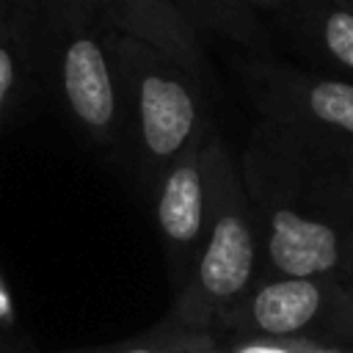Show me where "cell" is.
Masks as SVG:
<instances>
[{
    "instance_id": "6da1fadb",
    "label": "cell",
    "mask_w": 353,
    "mask_h": 353,
    "mask_svg": "<svg viewBox=\"0 0 353 353\" xmlns=\"http://www.w3.org/2000/svg\"><path fill=\"white\" fill-rule=\"evenodd\" d=\"M240 168L268 276L342 281L353 251V154L259 119Z\"/></svg>"
},
{
    "instance_id": "7a4b0ae2",
    "label": "cell",
    "mask_w": 353,
    "mask_h": 353,
    "mask_svg": "<svg viewBox=\"0 0 353 353\" xmlns=\"http://www.w3.org/2000/svg\"><path fill=\"white\" fill-rule=\"evenodd\" d=\"M36 77L69 124L97 146L124 141V94L110 50V22L94 0H33Z\"/></svg>"
},
{
    "instance_id": "3957f363",
    "label": "cell",
    "mask_w": 353,
    "mask_h": 353,
    "mask_svg": "<svg viewBox=\"0 0 353 353\" xmlns=\"http://www.w3.org/2000/svg\"><path fill=\"white\" fill-rule=\"evenodd\" d=\"M207 182V234L193 276L179 290L171 312L174 325L207 331L262 279V232L243 182L240 154L229 149L221 132H210L201 152Z\"/></svg>"
},
{
    "instance_id": "277c9868",
    "label": "cell",
    "mask_w": 353,
    "mask_h": 353,
    "mask_svg": "<svg viewBox=\"0 0 353 353\" xmlns=\"http://www.w3.org/2000/svg\"><path fill=\"white\" fill-rule=\"evenodd\" d=\"M127 130L138 179L154 188L157 176L199 138L210 135V91L160 50L119 33L110 25Z\"/></svg>"
},
{
    "instance_id": "5b68a950",
    "label": "cell",
    "mask_w": 353,
    "mask_h": 353,
    "mask_svg": "<svg viewBox=\"0 0 353 353\" xmlns=\"http://www.w3.org/2000/svg\"><path fill=\"white\" fill-rule=\"evenodd\" d=\"M234 72L259 119L353 154V83L303 72L265 55L234 58Z\"/></svg>"
},
{
    "instance_id": "8992f818",
    "label": "cell",
    "mask_w": 353,
    "mask_h": 353,
    "mask_svg": "<svg viewBox=\"0 0 353 353\" xmlns=\"http://www.w3.org/2000/svg\"><path fill=\"white\" fill-rule=\"evenodd\" d=\"M223 323L262 339L309 336L317 323L353 331V290L339 279L262 276Z\"/></svg>"
},
{
    "instance_id": "52a82bcc",
    "label": "cell",
    "mask_w": 353,
    "mask_h": 353,
    "mask_svg": "<svg viewBox=\"0 0 353 353\" xmlns=\"http://www.w3.org/2000/svg\"><path fill=\"white\" fill-rule=\"evenodd\" d=\"M212 132V130H210ZM204 138L193 141L154 182V221L174 279L185 287L199 262L207 234V182H204Z\"/></svg>"
},
{
    "instance_id": "ba28073f",
    "label": "cell",
    "mask_w": 353,
    "mask_h": 353,
    "mask_svg": "<svg viewBox=\"0 0 353 353\" xmlns=\"http://www.w3.org/2000/svg\"><path fill=\"white\" fill-rule=\"evenodd\" d=\"M102 17L124 36L138 39L176 61L204 91L212 94V69L199 30L171 0H94Z\"/></svg>"
},
{
    "instance_id": "9c48e42d",
    "label": "cell",
    "mask_w": 353,
    "mask_h": 353,
    "mask_svg": "<svg viewBox=\"0 0 353 353\" xmlns=\"http://www.w3.org/2000/svg\"><path fill=\"white\" fill-rule=\"evenodd\" d=\"M295 47L342 74H353V14L334 0H295L279 19Z\"/></svg>"
},
{
    "instance_id": "30bf717a",
    "label": "cell",
    "mask_w": 353,
    "mask_h": 353,
    "mask_svg": "<svg viewBox=\"0 0 353 353\" xmlns=\"http://www.w3.org/2000/svg\"><path fill=\"white\" fill-rule=\"evenodd\" d=\"M179 14L201 33L221 36L251 55H265L270 50V33L259 14L245 0H171Z\"/></svg>"
},
{
    "instance_id": "8fae6325",
    "label": "cell",
    "mask_w": 353,
    "mask_h": 353,
    "mask_svg": "<svg viewBox=\"0 0 353 353\" xmlns=\"http://www.w3.org/2000/svg\"><path fill=\"white\" fill-rule=\"evenodd\" d=\"M36 77L30 22L0 0V130L17 113L28 83Z\"/></svg>"
},
{
    "instance_id": "7c38bea8",
    "label": "cell",
    "mask_w": 353,
    "mask_h": 353,
    "mask_svg": "<svg viewBox=\"0 0 353 353\" xmlns=\"http://www.w3.org/2000/svg\"><path fill=\"white\" fill-rule=\"evenodd\" d=\"M212 336L207 331H188L174 325L168 334L146 336L132 345H113V347H77L61 353H210Z\"/></svg>"
},
{
    "instance_id": "4fadbf2b",
    "label": "cell",
    "mask_w": 353,
    "mask_h": 353,
    "mask_svg": "<svg viewBox=\"0 0 353 353\" xmlns=\"http://www.w3.org/2000/svg\"><path fill=\"white\" fill-rule=\"evenodd\" d=\"M17 325V303H14V292L0 270V328H14Z\"/></svg>"
},
{
    "instance_id": "5bb4252c",
    "label": "cell",
    "mask_w": 353,
    "mask_h": 353,
    "mask_svg": "<svg viewBox=\"0 0 353 353\" xmlns=\"http://www.w3.org/2000/svg\"><path fill=\"white\" fill-rule=\"evenodd\" d=\"M256 14L262 11V14H268V17H273V19H281L290 8H292V3L295 0H245Z\"/></svg>"
},
{
    "instance_id": "9a60e30c",
    "label": "cell",
    "mask_w": 353,
    "mask_h": 353,
    "mask_svg": "<svg viewBox=\"0 0 353 353\" xmlns=\"http://www.w3.org/2000/svg\"><path fill=\"white\" fill-rule=\"evenodd\" d=\"M6 6L14 11V14H19L22 19H28L30 22V11H33V0H6Z\"/></svg>"
},
{
    "instance_id": "2e32d148",
    "label": "cell",
    "mask_w": 353,
    "mask_h": 353,
    "mask_svg": "<svg viewBox=\"0 0 353 353\" xmlns=\"http://www.w3.org/2000/svg\"><path fill=\"white\" fill-rule=\"evenodd\" d=\"M309 353H342V350H334V347H323V345H317L314 350H309Z\"/></svg>"
},
{
    "instance_id": "e0dca14e",
    "label": "cell",
    "mask_w": 353,
    "mask_h": 353,
    "mask_svg": "<svg viewBox=\"0 0 353 353\" xmlns=\"http://www.w3.org/2000/svg\"><path fill=\"white\" fill-rule=\"evenodd\" d=\"M336 6H342V8H347L350 14H353V0H334Z\"/></svg>"
},
{
    "instance_id": "ac0fdd59",
    "label": "cell",
    "mask_w": 353,
    "mask_h": 353,
    "mask_svg": "<svg viewBox=\"0 0 353 353\" xmlns=\"http://www.w3.org/2000/svg\"><path fill=\"white\" fill-rule=\"evenodd\" d=\"M345 276H350V279H353V251H350V262H347V270H345Z\"/></svg>"
},
{
    "instance_id": "d6986e66",
    "label": "cell",
    "mask_w": 353,
    "mask_h": 353,
    "mask_svg": "<svg viewBox=\"0 0 353 353\" xmlns=\"http://www.w3.org/2000/svg\"><path fill=\"white\" fill-rule=\"evenodd\" d=\"M210 353H221V350H210Z\"/></svg>"
},
{
    "instance_id": "ffe728a7",
    "label": "cell",
    "mask_w": 353,
    "mask_h": 353,
    "mask_svg": "<svg viewBox=\"0 0 353 353\" xmlns=\"http://www.w3.org/2000/svg\"><path fill=\"white\" fill-rule=\"evenodd\" d=\"M0 353H8V350H3V347H0Z\"/></svg>"
}]
</instances>
